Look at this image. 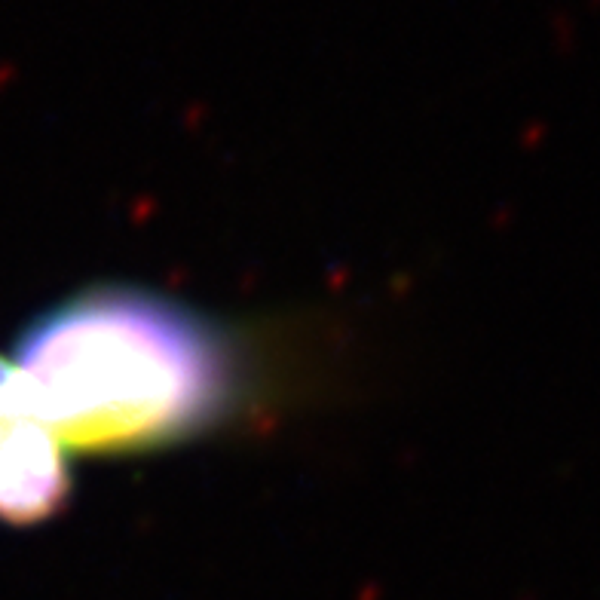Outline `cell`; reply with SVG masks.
<instances>
[{
    "instance_id": "obj_1",
    "label": "cell",
    "mask_w": 600,
    "mask_h": 600,
    "mask_svg": "<svg viewBox=\"0 0 600 600\" xmlns=\"http://www.w3.org/2000/svg\"><path fill=\"white\" fill-rule=\"evenodd\" d=\"M261 346L239 325L132 285L95 282L37 313L13 346L28 414L74 457H138L255 408Z\"/></svg>"
},
{
    "instance_id": "obj_2",
    "label": "cell",
    "mask_w": 600,
    "mask_h": 600,
    "mask_svg": "<svg viewBox=\"0 0 600 600\" xmlns=\"http://www.w3.org/2000/svg\"><path fill=\"white\" fill-rule=\"evenodd\" d=\"M71 490V457L40 420L16 414L0 426V524H46L65 509Z\"/></svg>"
},
{
    "instance_id": "obj_3",
    "label": "cell",
    "mask_w": 600,
    "mask_h": 600,
    "mask_svg": "<svg viewBox=\"0 0 600 600\" xmlns=\"http://www.w3.org/2000/svg\"><path fill=\"white\" fill-rule=\"evenodd\" d=\"M16 414H28L22 392H19V380H16V365L10 356L0 353V426H4L10 417Z\"/></svg>"
}]
</instances>
